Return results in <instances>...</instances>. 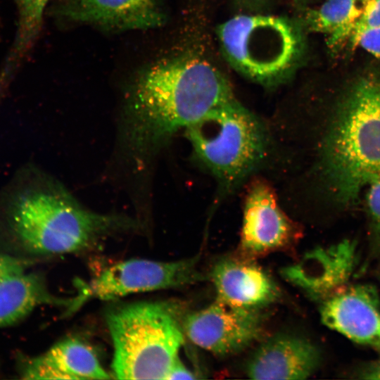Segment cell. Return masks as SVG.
<instances>
[{"instance_id":"13","label":"cell","mask_w":380,"mask_h":380,"mask_svg":"<svg viewBox=\"0 0 380 380\" xmlns=\"http://www.w3.org/2000/svg\"><path fill=\"white\" fill-rule=\"evenodd\" d=\"M217 300L246 309L259 310L275 301L279 291L269 274L253 260L225 258L211 271Z\"/></svg>"},{"instance_id":"1","label":"cell","mask_w":380,"mask_h":380,"mask_svg":"<svg viewBox=\"0 0 380 380\" xmlns=\"http://www.w3.org/2000/svg\"><path fill=\"white\" fill-rule=\"evenodd\" d=\"M129 94L127 137L139 155L236 99L219 70L188 56L163 59L145 68Z\"/></svg>"},{"instance_id":"24","label":"cell","mask_w":380,"mask_h":380,"mask_svg":"<svg viewBox=\"0 0 380 380\" xmlns=\"http://www.w3.org/2000/svg\"><path fill=\"white\" fill-rule=\"evenodd\" d=\"M360 375L362 379L380 380V359L368 365Z\"/></svg>"},{"instance_id":"15","label":"cell","mask_w":380,"mask_h":380,"mask_svg":"<svg viewBox=\"0 0 380 380\" xmlns=\"http://www.w3.org/2000/svg\"><path fill=\"white\" fill-rule=\"evenodd\" d=\"M25 379H108L91 348L76 338L61 341L41 355L30 359L22 369Z\"/></svg>"},{"instance_id":"16","label":"cell","mask_w":380,"mask_h":380,"mask_svg":"<svg viewBox=\"0 0 380 380\" xmlns=\"http://www.w3.org/2000/svg\"><path fill=\"white\" fill-rule=\"evenodd\" d=\"M72 299L51 294L43 279L35 273L20 272L0 279V327L13 324L37 307L48 304L71 308Z\"/></svg>"},{"instance_id":"9","label":"cell","mask_w":380,"mask_h":380,"mask_svg":"<svg viewBox=\"0 0 380 380\" xmlns=\"http://www.w3.org/2000/svg\"><path fill=\"white\" fill-rule=\"evenodd\" d=\"M183 329L198 346L217 355L239 352L262 333V317L258 310L234 307L220 300L187 315Z\"/></svg>"},{"instance_id":"7","label":"cell","mask_w":380,"mask_h":380,"mask_svg":"<svg viewBox=\"0 0 380 380\" xmlns=\"http://www.w3.org/2000/svg\"><path fill=\"white\" fill-rule=\"evenodd\" d=\"M199 256L163 262L130 259L112 265L84 285L73 310L89 298L113 300L129 294L179 287L203 279L196 269Z\"/></svg>"},{"instance_id":"3","label":"cell","mask_w":380,"mask_h":380,"mask_svg":"<svg viewBox=\"0 0 380 380\" xmlns=\"http://www.w3.org/2000/svg\"><path fill=\"white\" fill-rule=\"evenodd\" d=\"M324 175L336 198L354 201L380 179V78L361 80L344 101L322 147Z\"/></svg>"},{"instance_id":"25","label":"cell","mask_w":380,"mask_h":380,"mask_svg":"<svg viewBox=\"0 0 380 380\" xmlns=\"http://www.w3.org/2000/svg\"><path fill=\"white\" fill-rule=\"evenodd\" d=\"M251 6H259L267 1V0H242Z\"/></svg>"},{"instance_id":"11","label":"cell","mask_w":380,"mask_h":380,"mask_svg":"<svg viewBox=\"0 0 380 380\" xmlns=\"http://www.w3.org/2000/svg\"><path fill=\"white\" fill-rule=\"evenodd\" d=\"M357 263V243L346 239L312 249L297 263L284 267L281 274L312 299L322 302L348 285Z\"/></svg>"},{"instance_id":"14","label":"cell","mask_w":380,"mask_h":380,"mask_svg":"<svg viewBox=\"0 0 380 380\" xmlns=\"http://www.w3.org/2000/svg\"><path fill=\"white\" fill-rule=\"evenodd\" d=\"M318 348L298 336L278 334L263 342L247 365L253 379H305L320 363Z\"/></svg>"},{"instance_id":"26","label":"cell","mask_w":380,"mask_h":380,"mask_svg":"<svg viewBox=\"0 0 380 380\" xmlns=\"http://www.w3.org/2000/svg\"><path fill=\"white\" fill-rule=\"evenodd\" d=\"M379 280H380V272H379Z\"/></svg>"},{"instance_id":"22","label":"cell","mask_w":380,"mask_h":380,"mask_svg":"<svg viewBox=\"0 0 380 380\" xmlns=\"http://www.w3.org/2000/svg\"><path fill=\"white\" fill-rule=\"evenodd\" d=\"M25 263L17 258L0 253V279L25 270Z\"/></svg>"},{"instance_id":"2","label":"cell","mask_w":380,"mask_h":380,"mask_svg":"<svg viewBox=\"0 0 380 380\" xmlns=\"http://www.w3.org/2000/svg\"><path fill=\"white\" fill-rule=\"evenodd\" d=\"M0 219L20 244L45 255L85 251L105 234L129 224L122 217L84 209L53 182L30 170L19 172L0 192Z\"/></svg>"},{"instance_id":"18","label":"cell","mask_w":380,"mask_h":380,"mask_svg":"<svg viewBox=\"0 0 380 380\" xmlns=\"http://www.w3.org/2000/svg\"><path fill=\"white\" fill-rule=\"evenodd\" d=\"M50 0H14L18 25L11 51L4 69L12 72L34 43L40 32L43 14Z\"/></svg>"},{"instance_id":"6","label":"cell","mask_w":380,"mask_h":380,"mask_svg":"<svg viewBox=\"0 0 380 380\" xmlns=\"http://www.w3.org/2000/svg\"><path fill=\"white\" fill-rule=\"evenodd\" d=\"M217 34L229 63L262 84H274L287 76L300 51L298 31L281 17L236 15L222 23Z\"/></svg>"},{"instance_id":"21","label":"cell","mask_w":380,"mask_h":380,"mask_svg":"<svg viewBox=\"0 0 380 380\" xmlns=\"http://www.w3.org/2000/svg\"><path fill=\"white\" fill-rule=\"evenodd\" d=\"M354 46H360L373 56L380 58V26L363 33Z\"/></svg>"},{"instance_id":"19","label":"cell","mask_w":380,"mask_h":380,"mask_svg":"<svg viewBox=\"0 0 380 380\" xmlns=\"http://www.w3.org/2000/svg\"><path fill=\"white\" fill-rule=\"evenodd\" d=\"M366 202L369 220L372 253L380 256V179L368 186Z\"/></svg>"},{"instance_id":"4","label":"cell","mask_w":380,"mask_h":380,"mask_svg":"<svg viewBox=\"0 0 380 380\" xmlns=\"http://www.w3.org/2000/svg\"><path fill=\"white\" fill-rule=\"evenodd\" d=\"M113 346L112 372L119 379H166L184 342L175 305L138 302L108 312Z\"/></svg>"},{"instance_id":"12","label":"cell","mask_w":380,"mask_h":380,"mask_svg":"<svg viewBox=\"0 0 380 380\" xmlns=\"http://www.w3.org/2000/svg\"><path fill=\"white\" fill-rule=\"evenodd\" d=\"M58 10L67 20L114 31L154 28L165 19L160 0H65Z\"/></svg>"},{"instance_id":"20","label":"cell","mask_w":380,"mask_h":380,"mask_svg":"<svg viewBox=\"0 0 380 380\" xmlns=\"http://www.w3.org/2000/svg\"><path fill=\"white\" fill-rule=\"evenodd\" d=\"M380 26V0H367L363 11L350 37L355 46L358 38L365 32Z\"/></svg>"},{"instance_id":"23","label":"cell","mask_w":380,"mask_h":380,"mask_svg":"<svg viewBox=\"0 0 380 380\" xmlns=\"http://www.w3.org/2000/svg\"><path fill=\"white\" fill-rule=\"evenodd\" d=\"M194 374L187 369L178 358L170 369L166 379H194Z\"/></svg>"},{"instance_id":"5","label":"cell","mask_w":380,"mask_h":380,"mask_svg":"<svg viewBox=\"0 0 380 380\" xmlns=\"http://www.w3.org/2000/svg\"><path fill=\"white\" fill-rule=\"evenodd\" d=\"M195 157L229 191L266 160L269 134L262 121L234 99L186 129Z\"/></svg>"},{"instance_id":"8","label":"cell","mask_w":380,"mask_h":380,"mask_svg":"<svg viewBox=\"0 0 380 380\" xmlns=\"http://www.w3.org/2000/svg\"><path fill=\"white\" fill-rule=\"evenodd\" d=\"M300 229L283 211L273 189L253 181L245 197L240 235V255L254 260L293 245Z\"/></svg>"},{"instance_id":"10","label":"cell","mask_w":380,"mask_h":380,"mask_svg":"<svg viewBox=\"0 0 380 380\" xmlns=\"http://www.w3.org/2000/svg\"><path fill=\"white\" fill-rule=\"evenodd\" d=\"M326 327L380 351V296L370 284L346 285L320 302Z\"/></svg>"},{"instance_id":"17","label":"cell","mask_w":380,"mask_h":380,"mask_svg":"<svg viewBox=\"0 0 380 380\" xmlns=\"http://www.w3.org/2000/svg\"><path fill=\"white\" fill-rule=\"evenodd\" d=\"M367 0H326L307 17L309 27L327 37L331 47L350 39Z\"/></svg>"}]
</instances>
